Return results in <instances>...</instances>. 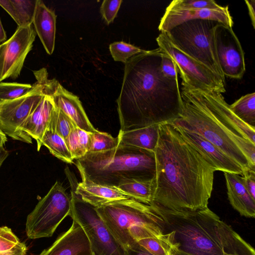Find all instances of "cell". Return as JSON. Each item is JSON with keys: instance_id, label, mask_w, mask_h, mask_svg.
<instances>
[{"instance_id": "obj_8", "label": "cell", "mask_w": 255, "mask_h": 255, "mask_svg": "<svg viewBox=\"0 0 255 255\" xmlns=\"http://www.w3.org/2000/svg\"><path fill=\"white\" fill-rule=\"evenodd\" d=\"M71 209V197L62 184L56 181L27 216L25 225L27 237L37 239L51 237L62 221L70 216Z\"/></svg>"}, {"instance_id": "obj_39", "label": "cell", "mask_w": 255, "mask_h": 255, "mask_svg": "<svg viewBox=\"0 0 255 255\" xmlns=\"http://www.w3.org/2000/svg\"><path fill=\"white\" fill-rule=\"evenodd\" d=\"M8 155V151L3 146H0V167Z\"/></svg>"}, {"instance_id": "obj_34", "label": "cell", "mask_w": 255, "mask_h": 255, "mask_svg": "<svg viewBox=\"0 0 255 255\" xmlns=\"http://www.w3.org/2000/svg\"><path fill=\"white\" fill-rule=\"evenodd\" d=\"M122 2V0H105L103 1L100 12L108 24L114 21Z\"/></svg>"}, {"instance_id": "obj_4", "label": "cell", "mask_w": 255, "mask_h": 255, "mask_svg": "<svg viewBox=\"0 0 255 255\" xmlns=\"http://www.w3.org/2000/svg\"><path fill=\"white\" fill-rule=\"evenodd\" d=\"M150 205L162 218L170 247L191 255H255L254 248L208 207L185 211Z\"/></svg>"}, {"instance_id": "obj_22", "label": "cell", "mask_w": 255, "mask_h": 255, "mask_svg": "<svg viewBox=\"0 0 255 255\" xmlns=\"http://www.w3.org/2000/svg\"><path fill=\"white\" fill-rule=\"evenodd\" d=\"M38 0H0L1 6L18 27L32 25Z\"/></svg>"}, {"instance_id": "obj_32", "label": "cell", "mask_w": 255, "mask_h": 255, "mask_svg": "<svg viewBox=\"0 0 255 255\" xmlns=\"http://www.w3.org/2000/svg\"><path fill=\"white\" fill-rule=\"evenodd\" d=\"M137 243L152 255H166L170 249L167 243L155 238L142 239Z\"/></svg>"}, {"instance_id": "obj_45", "label": "cell", "mask_w": 255, "mask_h": 255, "mask_svg": "<svg viewBox=\"0 0 255 255\" xmlns=\"http://www.w3.org/2000/svg\"><path fill=\"white\" fill-rule=\"evenodd\" d=\"M171 255L170 253V251H169L168 252V253H167V255Z\"/></svg>"}, {"instance_id": "obj_29", "label": "cell", "mask_w": 255, "mask_h": 255, "mask_svg": "<svg viewBox=\"0 0 255 255\" xmlns=\"http://www.w3.org/2000/svg\"><path fill=\"white\" fill-rule=\"evenodd\" d=\"M25 245L7 227H0V253L19 252L26 253Z\"/></svg>"}, {"instance_id": "obj_20", "label": "cell", "mask_w": 255, "mask_h": 255, "mask_svg": "<svg viewBox=\"0 0 255 255\" xmlns=\"http://www.w3.org/2000/svg\"><path fill=\"white\" fill-rule=\"evenodd\" d=\"M56 15L41 0H38L32 24L47 54L53 53L55 47Z\"/></svg>"}, {"instance_id": "obj_40", "label": "cell", "mask_w": 255, "mask_h": 255, "mask_svg": "<svg viewBox=\"0 0 255 255\" xmlns=\"http://www.w3.org/2000/svg\"><path fill=\"white\" fill-rule=\"evenodd\" d=\"M6 35L0 19V44L5 41Z\"/></svg>"}, {"instance_id": "obj_16", "label": "cell", "mask_w": 255, "mask_h": 255, "mask_svg": "<svg viewBox=\"0 0 255 255\" xmlns=\"http://www.w3.org/2000/svg\"><path fill=\"white\" fill-rule=\"evenodd\" d=\"M39 255H92V254L83 230L73 220L70 228Z\"/></svg>"}, {"instance_id": "obj_17", "label": "cell", "mask_w": 255, "mask_h": 255, "mask_svg": "<svg viewBox=\"0 0 255 255\" xmlns=\"http://www.w3.org/2000/svg\"><path fill=\"white\" fill-rule=\"evenodd\" d=\"M82 181L75 185L72 179L70 184L73 187L75 193L83 201L96 207L116 201L131 198L119 188L96 183L83 175Z\"/></svg>"}, {"instance_id": "obj_26", "label": "cell", "mask_w": 255, "mask_h": 255, "mask_svg": "<svg viewBox=\"0 0 255 255\" xmlns=\"http://www.w3.org/2000/svg\"><path fill=\"white\" fill-rule=\"evenodd\" d=\"M90 133L75 127L64 139L74 160L82 157L88 152Z\"/></svg>"}, {"instance_id": "obj_3", "label": "cell", "mask_w": 255, "mask_h": 255, "mask_svg": "<svg viewBox=\"0 0 255 255\" xmlns=\"http://www.w3.org/2000/svg\"><path fill=\"white\" fill-rule=\"evenodd\" d=\"M182 110L170 122L196 133L220 148L243 171L255 169V128L240 120L220 93L182 82Z\"/></svg>"}, {"instance_id": "obj_12", "label": "cell", "mask_w": 255, "mask_h": 255, "mask_svg": "<svg viewBox=\"0 0 255 255\" xmlns=\"http://www.w3.org/2000/svg\"><path fill=\"white\" fill-rule=\"evenodd\" d=\"M213 35L217 58L224 76L241 79L246 71L244 52L232 27L217 22Z\"/></svg>"}, {"instance_id": "obj_37", "label": "cell", "mask_w": 255, "mask_h": 255, "mask_svg": "<svg viewBox=\"0 0 255 255\" xmlns=\"http://www.w3.org/2000/svg\"><path fill=\"white\" fill-rule=\"evenodd\" d=\"M125 255H152L137 243L136 245L130 248L125 249Z\"/></svg>"}, {"instance_id": "obj_38", "label": "cell", "mask_w": 255, "mask_h": 255, "mask_svg": "<svg viewBox=\"0 0 255 255\" xmlns=\"http://www.w3.org/2000/svg\"><path fill=\"white\" fill-rule=\"evenodd\" d=\"M249 10V13L254 28H255V0H245Z\"/></svg>"}, {"instance_id": "obj_15", "label": "cell", "mask_w": 255, "mask_h": 255, "mask_svg": "<svg viewBox=\"0 0 255 255\" xmlns=\"http://www.w3.org/2000/svg\"><path fill=\"white\" fill-rule=\"evenodd\" d=\"M174 126L183 137L198 151L216 171L242 175L243 169L241 166L218 147L196 133Z\"/></svg>"}, {"instance_id": "obj_11", "label": "cell", "mask_w": 255, "mask_h": 255, "mask_svg": "<svg viewBox=\"0 0 255 255\" xmlns=\"http://www.w3.org/2000/svg\"><path fill=\"white\" fill-rule=\"evenodd\" d=\"M44 95L41 83L36 80L25 95L0 102V129L14 140L27 143L21 129Z\"/></svg>"}, {"instance_id": "obj_35", "label": "cell", "mask_w": 255, "mask_h": 255, "mask_svg": "<svg viewBox=\"0 0 255 255\" xmlns=\"http://www.w3.org/2000/svg\"><path fill=\"white\" fill-rule=\"evenodd\" d=\"M161 71L166 78L178 79V68L172 58L162 51L161 60Z\"/></svg>"}, {"instance_id": "obj_25", "label": "cell", "mask_w": 255, "mask_h": 255, "mask_svg": "<svg viewBox=\"0 0 255 255\" xmlns=\"http://www.w3.org/2000/svg\"><path fill=\"white\" fill-rule=\"evenodd\" d=\"M230 109L235 115L249 126L255 128V93L241 97Z\"/></svg>"}, {"instance_id": "obj_7", "label": "cell", "mask_w": 255, "mask_h": 255, "mask_svg": "<svg viewBox=\"0 0 255 255\" xmlns=\"http://www.w3.org/2000/svg\"><path fill=\"white\" fill-rule=\"evenodd\" d=\"M217 22L206 19L184 22L166 32L180 50L225 80L216 56L213 28Z\"/></svg>"}, {"instance_id": "obj_44", "label": "cell", "mask_w": 255, "mask_h": 255, "mask_svg": "<svg viewBox=\"0 0 255 255\" xmlns=\"http://www.w3.org/2000/svg\"><path fill=\"white\" fill-rule=\"evenodd\" d=\"M223 255H237V254H228V253H223Z\"/></svg>"}, {"instance_id": "obj_9", "label": "cell", "mask_w": 255, "mask_h": 255, "mask_svg": "<svg viewBox=\"0 0 255 255\" xmlns=\"http://www.w3.org/2000/svg\"><path fill=\"white\" fill-rule=\"evenodd\" d=\"M71 186L70 216L82 228L90 243L92 255H125L124 248L112 234L96 207L83 201Z\"/></svg>"}, {"instance_id": "obj_13", "label": "cell", "mask_w": 255, "mask_h": 255, "mask_svg": "<svg viewBox=\"0 0 255 255\" xmlns=\"http://www.w3.org/2000/svg\"><path fill=\"white\" fill-rule=\"evenodd\" d=\"M36 34L32 25L18 27L10 38L0 44V82L19 76Z\"/></svg>"}, {"instance_id": "obj_14", "label": "cell", "mask_w": 255, "mask_h": 255, "mask_svg": "<svg viewBox=\"0 0 255 255\" xmlns=\"http://www.w3.org/2000/svg\"><path fill=\"white\" fill-rule=\"evenodd\" d=\"M194 19L212 20L230 27H232L234 23L228 6L210 9L172 7L168 5L161 18L158 30L161 32H168L174 27Z\"/></svg>"}, {"instance_id": "obj_27", "label": "cell", "mask_w": 255, "mask_h": 255, "mask_svg": "<svg viewBox=\"0 0 255 255\" xmlns=\"http://www.w3.org/2000/svg\"><path fill=\"white\" fill-rule=\"evenodd\" d=\"M75 127H77L74 122L55 106L51 114L47 128L53 131L65 139Z\"/></svg>"}, {"instance_id": "obj_10", "label": "cell", "mask_w": 255, "mask_h": 255, "mask_svg": "<svg viewBox=\"0 0 255 255\" xmlns=\"http://www.w3.org/2000/svg\"><path fill=\"white\" fill-rule=\"evenodd\" d=\"M156 40L159 48L175 62L182 82L202 90L221 94L226 92L225 80L180 50L171 41L166 32H161Z\"/></svg>"}, {"instance_id": "obj_30", "label": "cell", "mask_w": 255, "mask_h": 255, "mask_svg": "<svg viewBox=\"0 0 255 255\" xmlns=\"http://www.w3.org/2000/svg\"><path fill=\"white\" fill-rule=\"evenodd\" d=\"M109 49L115 61L124 63L131 57L146 51L123 41L111 43L109 46Z\"/></svg>"}, {"instance_id": "obj_24", "label": "cell", "mask_w": 255, "mask_h": 255, "mask_svg": "<svg viewBox=\"0 0 255 255\" xmlns=\"http://www.w3.org/2000/svg\"><path fill=\"white\" fill-rule=\"evenodd\" d=\"M41 144L46 146L51 154L61 160L67 163L74 162L64 138L53 131L46 129L41 140Z\"/></svg>"}, {"instance_id": "obj_2", "label": "cell", "mask_w": 255, "mask_h": 255, "mask_svg": "<svg viewBox=\"0 0 255 255\" xmlns=\"http://www.w3.org/2000/svg\"><path fill=\"white\" fill-rule=\"evenodd\" d=\"M162 51L146 50L125 63L123 81L117 99L121 131L170 123L182 110L178 79L161 71Z\"/></svg>"}, {"instance_id": "obj_1", "label": "cell", "mask_w": 255, "mask_h": 255, "mask_svg": "<svg viewBox=\"0 0 255 255\" xmlns=\"http://www.w3.org/2000/svg\"><path fill=\"white\" fill-rule=\"evenodd\" d=\"M154 152L156 172L150 204L173 210L207 208L216 170L171 123L159 124Z\"/></svg>"}, {"instance_id": "obj_41", "label": "cell", "mask_w": 255, "mask_h": 255, "mask_svg": "<svg viewBox=\"0 0 255 255\" xmlns=\"http://www.w3.org/2000/svg\"><path fill=\"white\" fill-rule=\"evenodd\" d=\"M170 253L171 255H191L183 252L178 250L174 247H170Z\"/></svg>"}, {"instance_id": "obj_33", "label": "cell", "mask_w": 255, "mask_h": 255, "mask_svg": "<svg viewBox=\"0 0 255 255\" xmlns=\"http://www.w3.org/2000/svg\"><path fill=\"white\" fill-rule=\"evenodd\" d=\"M172 7L215 9L220 8V5L213 0H174L169 4Z\"/></svg>"}, {"instance_id": "obj_18", "label": "cell", "mask_w": 255, "mask_h": 255, "mask_svg": "<svg viewBox=\"0 0 255 255\" xmlns=\"http://www.w3.org/2000/svg\"><path fill=\"white\" fill-rule=\"evenodd\" d=\"M55 107V105L52 98L44 93L39 104L27 118L21 128V132L27 143H31L32 139H35L38 151L42 146L41 140L48 127L51 114Z\"/></svg>"}, {"instance_id": "obj_31", "label": "cell", "mask_w": 255, "mask_h": 255, "mask_svg": "<svg viewBox=\"0 0 255 255\" xmlns=\"http://www.w3.org/2000/svg\"><path fill=\"white\" fill-rule=\"evenodd\" d=\"M32 87L29 84L0 82V102L19 98L28 93Z\"/></svg>"}, {"instance_id": "obj_28", "label": "cell", "mask_w": 255, "mask_h": 255, "mask_svg": "<svg viewBox=\"0 0 255 255\" xmlns=\"http://www.w3.org/2000/svg\"><path fill=\"white\" fill-rule=\"evenodd\" d=\"M119 138L98 131L90 133V143L88 152H98L112 149L119 145Z\"/></svg>"}, {"instance_id": "obj_36", "label": "cell", "mask_w": 255, "mask_h": 255, "mask_svg": "<svg viewBox=\"0 0 255 255\" xmlns=\"http://www.w3.org/2000/svg\"><path fill=\"white\" fill-rule=\"evenodd\" d=\"M241 176L245 187L253 198L255 199V169L245 170Z\"/></svg>"}, {"instance_id": "obj_19", "label": "cell", "mask_w": 255, "mask_h": 255, "mask_svg": "<svg viewBox=\"0 0 255 255\" xmlns=\"http://www.w3.org/2000/svg\"><path fill=\"white\" fill-rule=\"evenodd\" d=\"M227 195L232 206L241 215L247 218L255 216V199L245 186L241 175L224 172Z\"/></svg>"}, {"instance_id": "obj_6", "label": "cell", "mask_w": 255, "mask_h": 255, "mask_svg": "<svg viewBox=\"0 0 255 255\" xmlns=\"http://www.w3.org/2000/svg\"><path fill=\"white\" fill-rule=\"evenodd\" d=\"M96 209L124 249L147 238H157L169 245L161 226L162 219L150 205L128 198L109 203Z\"/></svg>"}, {"instance_id": "obj_21", "label": "cell", "mask_w": 255, "mask_h": 255, "mask_svg": "<svg viewBox=\"0 0 255 255\" xmlns=\"http://www.w3.org/2000/svg\"><path fill=\"white\" fill-rule=\"evenodd\" d=\"M159 124L122 131L118 137L119 144L154 151L158 139Z\"/></svg>"}, {"instance_id": "obj_23", "label": "cell", "mask_w": 255, "mask_h": 255, "mask_svg": "<svg viewBox=\"0 0 255 255\" xmlns=\"http://www.w3.org/2000/svg\"><path fill=\"white\" fill-rule=\"evenodd\" d=\"M131 198L150 205L153 195L152 179L150 180H128L117 187Z\"/></svg>"}, {"instance_id": "obj_43", "label": "cell", "mask_w": 255, "mask_h": 255, "mask_svg": "<svg viewBox=\"0 0 255 255\" xmlns=\"http://www.w3.org/2000/svg\"><path fill=\"white\" fill-rule=\"evenodd\" d=\"M26 253L19 252H13L9 253H1L0 255H25Z\"/></svg>"}, {"instance_id": "obj_42", "label": "cell", "mask_w": 255, "mask_h": 255, "mask_svg": "<svg viewBox=\"0 0 255 255\" xmlns=\"http://www.w3.org/2000/svg\"><path fill=\"white\" fill-rule=\"evenodd\" d=\"M6 141V135L0 129V146H3Z\"/></svg>"}, {"instance_id": "obj_5", "label": "cell", "mask_w": 255, "mask_h": 255, "mask_svg": "<svg viewBox=\"0 0 255 255\" xmlns=\"http://www.w3.org/2000/svg\"><path fill=\"white\" fill-rule=\"evenodd\" d=\"M75 160L80 174L111 187H117L128 180H152L156 172L154 151L122 144L106 151L87 152Z\"/></svg>"}]
</instances>
